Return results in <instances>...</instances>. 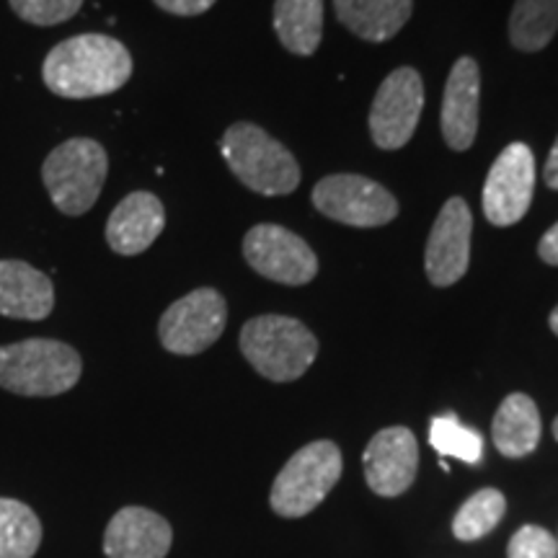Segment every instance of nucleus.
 Segmentation results:
<instances>
[{
    "instance_id": "obj_1",
    "label": "nucleus",
    "mask_w": 558,
    "mask_h": 558,
    "mask_svg": "<svg viewBox=\"0 0 558 558\" xmlns=\"http://www.w3.org/2000/svg\"><path fill=\"white\" fill-rule=\"evenodd\" d=\"M132 75V54L109 34H78L60 41L41 65L45 86L62 99H99Z\"/></svg>"
},
{
    "instance_id": "obj_2",
    "label": "nucleus",
    "mask_w": 558,
    "mask_h": 558,
    "mask_svg": "<svg viewBox=\"0 0 558 558\" xmlns=\"http://www.w3.org/2000/svg\"><path fill=\"white\" fill-rule=\"evenodd\" d=\"M83 360L58 339H24L0 347V388L26 399H52L78 386Z\"/></svg>"
},
{
    "instance_id": "obj_3",
    "label": "nucleus",
    "mask_w": 558,
    "mask_h": 558,
    "mask_svg": "<svg viewBox=\"0 0 558 558\" xmlns=\"http://www.w3.org/2000/svg\"><path fill=\"white\" fill-rule=\"evenodd\" d=\"M220 150L228 169L251 192L279 197L298 190L300 166L295 156L256 124L239 122L228 128L220 140Z\"/></svg>"
},
{
    "instance_id": "obj_4",
    "label": "nucleus",
    "mask_w": 558,
    "mask_h": 558,
    "mask_svg": "<svg viewBox=\"0 0 558 558\" xmlns=\"http://www.w3.org/2000/svg\"><path fill=\"white\" fill-rule=\"evenodd\" d=\"M241 352L267 380L292 383L316 362L318 341L295 318L256 316L241 329Z\"/></svg>"
},
{
    "instance_id": "obj_5",
    "label": "nucleus",
    "mask_w": 558,
    "mask_h": 558,
    "mask_svg": "<svg viewBox=\"0 0 558 558\" xmlns=\"http://www.w3.org/2000/svg\"><path fill=\"white\" fill-rule=\"evenodd\" d=\"M109 173V156L101 143L73 137L58 145L41 166V181L52 205L68 218L86 215L96 205Z\"/></svg>"
},
{
    "instance_id": "obj_6",
    "label": "nucleus",
    "mask_w": 558,
    "mask_h": 558,
    "mask_svg": "<svg viewBox=\"0 0 558 558\" xmlns=\"http://www.w3.org/2000/svg\"><path fill=\"white\" fill-rule=\"evenodd\" d=\"M341 469L344 460L331 439H318L300 448L271 484L269 505L275 514L288 520L311 514L339 484Z\"/></svg>"
},
{
    "instance_id": "obj_7",
    "label": "nucleus",
    "mask_w": 558,
    "mask_h": 558,
    "mask_svg": "<svg viewBox=\"0 0 558 558\" xmlns=\"http://www.w3.org/2000/svg\"><path fill=\"white\" fill-rule=\"evenodd\" d=\"M226 298L213 288H199L166 308L158 324V337L166 352L192 357L213 347L226 331Z\"/></svg>"
},
{
    "instance_id": "obj_8",
    "label": "nucleus",
    "mask_w": 558,
    "mask_h": 558,
    "mask_svg": "<svg viewBox=\"0 0 558 558\" xmlns=\"http://www.w3.org/2000/svg\"><path fill=\"white\" fill-rule=\"evenodd\" d=\"M313 205L326 218L354 228L388 226L399 215V202L378 181L357 173H333L313 190Z\"/></svg>"
},
{
    "instance_id": "obj_9",
    "label": "nucleus",
    "mask_w": 558,
    "mask_h": 558,
    "mask_svg": "<svg viewBox=\"0 0 558 558\" xmlns=\"http://www.w3.org/2000/svg\"><path fill=\"white\" fill-rule=\"evenodd\" d=\"M243 256L262 277L292 288L308 284L318 275V259L308 243L275 222H262L248 230L243 239Z\"/></svg>"
},
{
    "instance_id": "obj_10",
    "label": "nucleus",
    "mask_w": 558,
    "mask_h": 558,
    "mask_svg": "<svg viewBox=\"0 0 558 558\" xmlns=\"http://www.w3.org/2000/svg\"><path fill=\"white\" fill-rule=\"evenodd\" d=\"M424 109V83L414 68H399L383 81L369 109V135L383 150H399L414 137Z\"/></svg>"
},
{
    "instance_id": "obj_11",
    "label": "nucleus",
    "mask_w": 558,
    "mask_h": 558,
    "mask_svg": "<svg viewBox=\"0 0 558 558\" xmlns=\"http://www.w3.org/2000/svg\"><path fill=\"white\" fill-rule=\"evenodd\" d=\"M535 190V158L525 143L499 153L484 184V213L492 226L507 228L527 215Z\"/></svg>"
},
{
    "instance_id": "obj_12",
    "label": "nucleus",
    "mask_w": 558,
    "mask_h": 558,
    "mask_svg": "<svg viewBox=\"0 0 558 558\" xmlns=\"http://www.w3.org/2000/svg\"><path fill=\"white\" fill-rule=\"evenodd\" d=\"M471 233L473 215L469 202L460 197L445 202L424 251V267L435 288H450L465 277L471 264Z\"/></svg>"
},
{
    "instance_id": "obj_13",
    "label": "nucleus",
    "mask_w": 558,
    "mask_h": 558,
    "mask_svg": "<svg viewBox=\"0 0 558 558\" xmlns=\"http://www.w3.org/2000/svg\"><path fill=\"white\" fill-rule=\"evenodd\" d=\"M365 481L378 497H399L414 484L418 471V445L407 427H386L369 439L362 456Z\"/></svg>"
},
{
    "instance_id": "obj_14",
    "label": "nucleus",
    "mask_w": 558,
    "mask_h": 558,
    "mask_svg": "<svg viewBox=\"0 0 558 558\" xmlns=\"http://www.w3.org/2000/svg\"><path fill=\"white\" fill-rule=\"evenodd\" d=\"M173 546V530L163 514L145 507H122L104 530L107 558H166Z\"/></svg>"
},
{
    "instance_id": "obj_15",
    "label": "nucleus",
    "mask_w": 558,
    "mask_h": 558,
    "mask_svg": "<svg viewBox=\"0 0 558 558\" xmlns=\"http://www.w3.org/2000/svg\"><path fill=\"white\" fill-rule=\"evenodd\" d=\"M481 73L473 58H460L450 70L442 101V137L452 150H469L478 132Z\"/></svg>"
},
{
    "instance_id": "obj_16",
    "label": "nucleus",
    "mask_w": 558,
    "mask_h": 558,
    "mask_svg": "<svg viewBox=\"0 0 558 558\" xmlns=\"http://www.w3.org/2000/svg\"><path fill=\"white\" fill-rule=\"evenodd\" d=\"M166 228V209L150 192H132L111 209L107 222L109 248L122 256L148 251Z\"/></svg>"
},
{
    "instance_id": "obj_17",
    "label": "nucleus",
    "mask_w": 558,
    "mask_h": 558,
    "mask_svg": "<svg viewBox=\"0 0 558 558\" xmlns=\"http://www.w3.org/2000/svg\"><path fill=\"white\" fill-rule=\"evenodd\" d=\"M54 308V284L21 259H0V316L45 320Z\"/></svg>"
},
{
    "instance_id": "obj_18",
    "label": "nucleus",
    "mask_w": 558,
    "mask_h": 558,
    "mask_svg": "<svg viewBox=\"0 0 558 558\" xmlns=\"http://www.w3.org/2000/svg\"><path fill=\"white\" fill-rule=\"evenodd\" d=\"M333 9L354 37L388 41L407 26L414 0H333Z\"/></svg>"
},
{
    "instance_id": "obj_19",
    "label": "nucleus",
    "mask_w": 558,
    "mask_h": 558,
    "mask_svg": "<svg viewBox=\"0 0 558 558\" xmlns=\"http://www.w3.org/2000/svg\"><path fill=\"white\" fill-rule=\"evenodd\" d=\"M541 411L525 393H512L494 414L492 437L505 458H525L541 442Z\"/></svg>"
},
{
    "instance_id": "obj_20",
    "label": "nucleus",
    "mask_w": 558,
    "mask_h": 558,
    "mask_svg": "<svg viewBox=\"0 0 558 558\" xmlns=\"http://www.w3.org/2000/svg\"><path fill=\"white\" fill-rule=\"evenodd\" d=\"M271 24L284 50L308 58L324 34V0H277Z\"/></svg>"
},
{
    "instance_id": "obj_21",
    "label": "nucleus",
    "mask_w": 558,
    "mask_h": 558,
    "mask_svg": "<svg viewBox=\"0 0 558 558\" xmlns=\"http://www.w3.org/2000/svg\"><path fill=\"white\" fill-rule=\"evenodd\" d=\"M41 535L39 514L26 501L0 497V558H34Z\"/></svg>"
},
{
    "instance_id": "obj_22",
    "label": "nucleus",
    "mask_w": 558,
    "mask_h": 558,
    "mask_svg": "<svg viewBox=\"0 0 558 558\" xmlns=\"http://www.w3.org/2000/svg\"><path fill=\"white\" fill-rule=\"evenodd\" d=\"M558 32V0H518L509 16L514 50L541 52Z\"/></svg>"
},
{
    "instance_id": "obj_23",
    "label": "nucleus",
    "mask_w": 558,
    "mask_h": 558,
    "mask_svg": "<svg viewBox=\"0 0 558 558\" xmlns=\"http://www.w3.org/2000/svg\"><path fill=\"white\" fill-rule=\"evenodd\" d=\"M507 512V499L499 488H481L458 509L452 520V535L463 543H473L492 533Z\"/></svg>"
},
{
    "instance_id": "obj_24",
    "label": "nucleus",
    "mask_w": 558,
    "mask_h": 558,
    "mask_svg": "<svg viewBox=\"0 0 558 558\" xmlns=\"http://www.w3.org/2000/svg\"><path fill=\"white\" fill-rule=\"evenodd\" d=\"M429 445L439 456L458 458L469 465H476L484 458V437L476 429L460 424L452 414L432 418Z\"/></svg>"
},
{
    "instance_id": "obj_25",
    "label": "nucleus",
    "mask_w": 558,
    "mask_h": 558,
    "mask_svg": "<svg viewBox=\"0 0 558 558\" xmlns=\"http://www.w3.org/2000/svg\"><path fill=\"white\" fill-rule=\"evenodd\" d=\"M13 13L34 26H58L83 9V0H9Z\"/></svg>"
},
{
    "instance_id": "obj_26",
    "label": "nucleus",
    "mask_w": 558,
    "mask_h": 558,
    "mask_svg": "<svg viewBox=\"0 0 558 558\" xmlns=\"http://www.w3.org/2000/svg\"><path fill=\"white\" fill-rule=\"evenodd\" d=\"M507 558H558V541L546 527L525 525L509 541Z\"/></svg>"
},
{
    "instance_id": "obj_27",
    "label": "nucleus",
    "mask_w": 558,
    "mask_h": 558,
    "mask_svg": "<svg viewBox=\"0 0 558 558\" xmlns=\"http://www.w3.org/2000/svg\"><path fill=\"white\" fill-rule=\"evenodd\" d=\"M160 11L173 13V16H199L207 13L218 0H153Z\"/></svg>"
},
{
    "instance_id": "obj_28",
    "label": "nucleus",
    "mask_w": 558,
    "mask_h": 558,
    "mask_svg": "<svg viewBox=\"0 0 558 558\" xmlns=\"http://www.w3.org/2000/svg\"><path fill=\"white\" fill-rule=\"evenodd\" d=\"M538 254L543 262L550 264V267H558V222L541 239Z\"/></svg>"
},
{
    "instance_id": "obj_29",
    "label": "nucleus",
    "mask_w": 558,
    "mask_h": 558,
    "mask_svg": "<svg viewBox=\"0 0 558 558\" xmlns=\"http://www.w3.org/2000/svg\"><path fill=\"white\" fill-rule=\"evenodd\" d=\"M543 177H546V184L550 190H558V137L554 148H550V156L546 160V173H543Z\"/></svg>"
},
{
    "instance_id": "obj_30",
    "label": "nucleus",
    "mask_w": 558,
    "mask_h": 558,
    "mask_svg": "<svg viewBox=\"0 0 558 558\" xmlns=\"http://www.w3.org/2000/svg\"><path fill=\"white\" fill-rule=\"evenodd\" d=\"M548 324H550V329H554V333H556V337H558V305H556V308H554V313H550Z\"/></svg>"
},
{
    "instance_id": "obj_31",
    "label": "nucleus",
    "mask_w": 558,
    "mask_h": 558,
    "mask_svg": "<svg viewBox=\"0 0 558 558\" xmlns=\"http://www.w3.org/2000/svg\"><path fill=\"white\" fill-rule=\"evenodd\" d=\"M554 437L558 439V416H556V422H554Z\"/></svg>"
},
{
    "instance_id": "obj_32",
    "label": "nucleus",
    "mask_w": 558,
    "mask_h": 558,
    "mask_svg": "<svg viewBox=\"0 0 558 558\" xmlns=\"http://www.w3.org/2000/svg\"><path fill=\"white\" fill-rule=\"evenodd\" d=\"M556 541H558V538H556Z\"/></svg>"
}]
</instances>
